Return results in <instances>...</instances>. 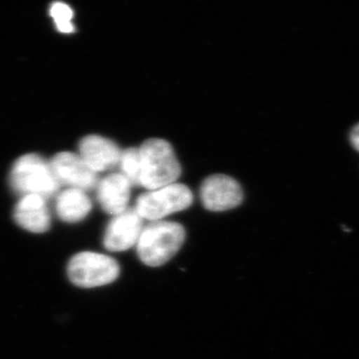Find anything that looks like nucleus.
I'll list each match as a JSON object with an SVG mask.
<instances>
[{
    "mask_svg": "<svg viewBox=\"0 0 359 359\" xmlns=\"http://www.w3.org/2000/svg\"><path fill=\"white\" fill-rule=\"evenodd\" d=\"M121 154L117 144L99 135H89L79 144L80 158L96 174L119 164Z\"/></svg>",
    "mask_w": 359,
    "mask_h": 359,
    "instance_id": "nucleus-9",
    "label": "nucleus"
},
{
    "mask_svg": "<svg viewBox=\"0 0 359 359\" xmlns=\"http://www.w3.org/2000/svg\"><path fill=\"white\" fill-rule=\"evenodd\" d=\"M49 163L60 185L78 189L84 192L98 185L97 174L85 164L79 155L61 152L54 156Z\"/></svg>",
    "mask_w": 359,
    "mask_h": 359,
    "instance_id": "nucleus-7",
    "label": "nucleus"
},
{
    "mask_svg": "<svg viewBox=\"0 0 359 359\" xmlns=\"http://www.w3.org/2000/svg\"><path fill=\"white\" fill-rule=\"evenodd\" d=\"M70 282L84 289L104 287L117 280L120 266L115 259L96 252L75 255L67 266Z\"/></svg>",
    "mask_w": 359,
    "mask_h": 359,
    "instance_id": "nucleus-4",
    "label": "nucleus"
},
{
    "mask_svg": "<svg viewBox=\"0 0 359 359\" xmlns=\"http://www.w3.org/2000/svg\"><path fill=\"white\" fill-rule=\"evenodd\" d=\"M138 149L141 163L139 185L153 191L176 183L181 175V165L169 142L149 139Z\"/></svg>",
    "mask_w": 359,
    "mask_h": 359,
    "instance_id": "nucleus-2",
    "label": "nucleus"
},
{
    "mask_svg": "<svg viewBox=\"0 0 359 359\" xmlns=\"http://www.w3.org/2000/svg\"><path fill=\"white\" fill-rule=\"evenodd\" d=\"M131 186L122 174H112L99 182L97 199L102 209L112 216H117L128 209Z\"/></svg>",
    "mask_w": 359,
    "mask_h": 359,
    "instance_id": "nucleus-11",
    "label": "nucleus"
},
{
    "mask_svg": "<svg viewBox=\"0 0 359 359\" xmlns=\"http://www.w3.org/2000/svg\"><path fill=\"white\" fill-rule=\"evenodd\" d=\"M201 200L205 209L224 212L238 207L244 199L242 187L226 175H212L203 182Z\"/></svg>",
    "mask_w": 359,
    "mask_h": 359,
    "instance_id": "nucleus-6",
    "label": "nucleus"
},
{
    "mask_svg": "<svg viewBox=\"0 0 359 359\" xmlns=\"http://www.w3.org/2000/svg\"><path fill=\"white\" fill-rule=\"evenodd\" d=\"M351 145L359 152V124L356 125L351 133Z\"/></svg>",
    "mask_w": 359,
    "mask_h": 359,
    "instance_id": "nucleus-15",
    "label": "nucleus"
},
{
    "mask_svg": "<svg viewBox=\"0 0 359 359\" xmlns=\"http://www.w3.org/2000/svg\"><path fill=\"white\" fill-rule=\"evenodd\" d=\"M50 15L59 32L71 33L74 32L72 20L74 13L72 8L63 2H55L50 7Z\"/></svg>",
    "mask_w": 359,
    "mask_h": 359,
    "instance_id": "nucleus-14",
    "label": "nucleus"
},
{
    "mask_svg": "<svg viewBox=\"0 0 359 359\" xmlns=\"http://www.w3.org/2000/svg\"><path fill=\"white\" fill-rule=\"evenodd\" d=\"M56 214L66 223H78L88 216L92 202L84 191L68 188L57 196Z\"/></svg>",
    "mask_w": 359,
    "mask_h": 359,
    "instance_id": "nucleus-12",
    "label": "nucleus"
},
{
    "mask_svg": "<svg viewBox=\"0 0 359 359\" xmlns=\"http://www.w3.org/2000/svg\"><path fill=\"white\" fill-rule=\"evenodd\" d=\"M186 231L179 223L152 222L143 228L136 245L137 255L146 266H163L176 256L185 242Z\"/></svg>",
    "mask_w": 359,
    "mask_h": 359,
    "instance_id": "nucleus-1",
    "label": "nucleus"
},
{
    "mask_svg": "<svg viewBox=\"0 0 359 359\" xmlns=\"http://www.w3.org/2000/svg\"><path fill=\"white\" fill-rule=\"evenodd\" d=\"M119 164L123 176L126 177L132 185H139L141 171L139 149L129 148L123 151Z\"/></svg>",
    "mask_w": 359,
    "mask_h": 359,
    "instance_id": "nucleus-13",
    "label": "nucleus"
},
{
    "mask_svg": "<svg viewBox=\"0 0 359 359\" xmlns=\"http://www.w3.org/2000/svg\"><path fill=\"white\" fill-rule=\"evenodd\" d=\"M193 193L183 184L174 183L143 194L134 210L142 219L163 221L169 215L184 211L192 205Z\"/></svg>",
    "mask_w": 359,
    "mask_h": 359,
    "instance_id": "nucleus-5",
    "label": "nucleus"
},
{
    "mask_svg": "<svg viewBox=\"0 0 359 359\" xmlns=\"http://www.w3.org/2000/svg\"><path fill=\"white\" fill-rule=\"evenodd\" d=\"M13 217L18 226L30 233H45L50 228V212L46 199L41 196H22L15 205Z\"/></svg>",
    "mask_w": 359,
    "mask_h": 359,
    "instance_id": "nucleus-10",
    "label": "nucleus"
},
{
    "mask_svg": "<svg viewBox=\"0 0 359 359\" xmlns=\"http://www.w3.org/2000/svg\"><path fill=\"white\" fill-rule=\"evenodd\" d=\"M143 219L134 209H127L114 216L106 228L103 245L109 252H119L131 249L138 243Z\"/></svg>",
    "mask_w": 359,
    "mask_h": 359,
    "instance_id": "nucleus-8",
    "label": "nucleus"
},
{
    "mask_svg": "<svg viewBox=\"0 0 359 359\" xmlns=\"http://www.w3.org/2000/svg\"><path fill=\"white\" fill-rule=\"evenodd\" d=\"M11 185L20 195H39L45 199L55 195L60 187L50 163L35 154L16 161L11 170Z\"/></svg>",
    "mask_w": 359,
    "mask_h": 359,
    "instance_id": "nucleus-3",
    "label": "nucleus"
}]
</instances>
